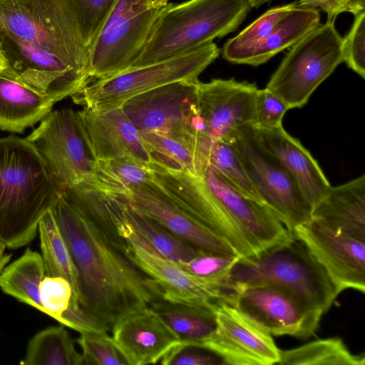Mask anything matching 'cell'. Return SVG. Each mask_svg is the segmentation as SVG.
I'll use <instances>...</instances> for the list:
<instances>
[{"mask_svg":"<svg viewBox=\"0 0 365 365\" xmlns=\"http://www.w3.org/2000/svg\"><path fill=\"white\" fill-rule=\"evenodd\" d=\"M77 276L78 307L108 331L162 297L155 282L125 255L101 220L61 195L51 210Z\"/></svg>","mask_w":365,"mask_h":365,"instance_id":"obj_1","label":"cell"},{"mask_svg":"<svg viewBox=\"0 0 365 365\" xmlns=\"http://www.w3.org/2000/svg\"><path fill=\"white\" fill-rule=\"evenodd\" d=\"M0 52L6 70L41 92L73 69L88 81L89 50L71 0H0Z\"/></svg>","mask_w":365,"mask_h":365,"instance_id":"obj_2","label":"cell"},{"mask_svg":"<svg viewBox=\"0 0 365 365\" xmlns=\"http://www.w3.org/2000/svg\"><path fill=\"white\" fill-rule=\"evenodd\" d=\"M60 196L43 160L26 138H0V242L9 249L29 244Z\"/></svg>","mask_w":365,"mask_h":365,"instance_id":"obj_3","label":"cell"},{"mask_svg":"<svg viewBox=\"0 0 365 365\" xmlns=\"http://www.w3.org/2000/svg\"><path fill=\"white\" fill-rule=\"evenodd\" d=\"M251 6L247 0H189L163 7L130 68L167 60L235 31Z\"/></svg>","mask_w":365,"mask_h":365,"instance_id":"obj_4","label":"cell"},{"mask_svg":"<svg viewBox=\"0 0 365 365\" xmlns=\"http://www.w3.org/2000/svg\"><path fill=\"white\" fill-rule=\"evenodd\" d=\"M257 284L281 286L324 314L339 294L324 269L297 239L239 258L229 276L231 291Z\"/></svg>","mask_w":365,"mask_h":365,"instance_id":"obj_5","label":"cell"},{"mask_svg":"<svg viewBox=\"0 0 365 365\" xmlns=\"http://www.w3.org/2000/svg\"><path fill=\"white\" fill-rule=\"evenodd\" d=\"M219 54V48L212 42L167 60L129 68L106 78L91 81L72 98L76 104L96 111L120 108L130 98L159 86L198 80Z\"/></svg>","mask_w":365,"mask_h":365,"instance_id":"obj_6","label":"cell"},{"mask_svg":"<svg viewBox=\"0 0 365 365\" xmlns=\"http://www.w3.org/2000/svg\"><path fill=\"white\" fill-rule=\"evenodd\" d=\"M341 46L334 21L320 24L291 47L266 88L289 109L302 107L343 62Z\"/></svg>","mask_w":365,"mask_h":365,"instance_id":"obj_7","label":"cell"},{"mask_svg":"<svg viewBox=\"0 0 365 365\" xmlns=\"http://www.w3.org/2000/svg\"><path fill=\"white\" fill-rule=\"evenodd\" d=\"M197 82L180 81L159 86L130 98L120 108L139 132H156L184 143L206 168L200 146Z\"/></svg>","mask_w":365,"mask_h":365,"instance_id":"obj_8","label":"cell"},{"mask_svg":"<svg viewBox=\"0 0 365 365\" xmlns=\"http://www.w3.org/2000/svg\"><path fill=\"white\" fill-rule=\"evenodd\" d=\"M222 140L234 147L262 203L293 237L294 229L311 218L312 207L291 176L260 145L254 124L235 128Z\"/></svg>","mask_w":365,"mask_h":365,"instance_id":"obj_9","label":"cell"},{"mask_svg":"<svg viewBox=\"0 0 365 365\" xmlns=\"http://www.w3.org/2000/svg\"><path fill=\"white\" fill-rule=\"evenodd\" d=\"M161 9L150 0L117 1L90 49L88 83L131 67Z\"/></svg>","mask_w":365,"mask_h":365,"instance_id":"obj_10","label":"cell"},{"mask_svg":"<svg viewBox=\"0 0 365 365\" xmlns=\"http://www.w3.org/2000/svg\"><path fill=\"white\" fill-rule=\"evenodd\" d=\"M26 139L34 146L60 192L92 178L94 160L83 137L76 112L51 111Z\"/></svg>","mask_w":365,"mask_h":365,"instance_id":"obj_11","label":"cell"},{"mask_svg":"<svg viewBox=\"0 0 365 365\" xmlns=\"http://www.w3.org/2000/svg\"><path fill=\"white\" fill-rule=\"evenodd\" d=\"M230 304L274 336L308 339L316 332L322 316L288 289L272 284L237 288Z\"/></svg>","mask_w":365,"mask_h":365,"instance_id":"obj_12","label":"cell"},{"mask_svg":"<svg viewBox=\"0 0 365 365\" xmlns=\"http://www.w3.org/2000/svg\"><path fill=\"white\" fill-rule=\"evenodd\" d=\"M216 329L198 346L216 355L224 364L272 365L278 364L281 350L272 335L232 304L215 302Z\"/></svg>","mask_w":365,"mask_h":365,"instance_id":"obj_13","label":"cell"},{"mask_svg":"<svg viewBox=\"0 0 365 365\" xmlns=\"http://www.w3.org/2000/svg\"><path fill=\"white\" fill-rule=\"evenodd\" d=\"M153 181L186 212L226 240L240 258L257 255L252 245L201 176L150 164Z\"/></svg>","mask_w":365,"mask_h":365,"instance_id":"obj_14","label":"cell"},{"mask_svg":"<svg viewBox=\"0 0 365 365\" xmlns=\"http://www.w3.org/2000/svg\"><path fill=\"white\" fill-rule=\"evenodd\" d=\"M258 88L254 83L230 79L198 81L197 111L201 126V147L209 158L215 143L223 140L235 128L254 124L255 101Z\"/></svg>","mask_w":365,"mask_h":365,"instance_id":"obj_15","label":"cell"},{"mask_svg":"<svg viewBox=\"0 0 365 365\" xmlns=\"http://www.w3.org/2000/svg\"><path fill=\"white\" fill-rule=\"evenodd\" d=\"M324 269L338 294L365 292V240L336 231L310 218L292 234Z\"/></svg>","mask_w":365,"mask_h":365,"instance_id":"obj_16","label":"cell"},{"mask_svg":"<svg viewBox=\"0 0 365 365\" xmlns=\"http://www.w3.org/2000/svg\"><path fill=\"white\" fill-rule=\"evenodd\" d=\"M115 196L197 251L240 257L226 240L182 210L153 180Z\"/></svg>","mask_w":365,"mask_h":365,"instance_id":"obj_17","label":"cell"},{"mask_svg":"<svg viewBox=\"0 0 365 365\" xmlns=\"http://www.w3.org/2000/svg\"><path fill=\"white\" fill-rule=\"evenodd\" d=\"M201 177L244 232L257 255L293 238L269 208L240 193L210 166L205 168Z\"/></svg>","mask_w":365,"mask_h":365,"instance_id":"obj_18","label":"cell"},{"mask_svg":"<svg viewBox=\"0 0 365 365\" xmlns=\"http://www.w3.org/2000/svg\"><path fill=\"white\" fill-rule=\"evenodd\" d=\"M102 222L121 250L125 244L135 242L176 263L188 261L198 252L154 220L108 193Z\"/></svg>","mask_w":365,"mask_h":365,"instance_id":"obj_19","label":"cell"},{"mask_svg":"<svg viewBox=\"0 0 365 365\" xmlns=\"http://www.w3.org/2000/svg\"><path fill=\"white\" fill-rule=\"evenodd\" d=\"M80 128L94 160L129 159L150 165L140 132L120 108L96 111L84 107L76 112Z\"/></svg>","mask_w":365,"mask_h":365,"instance_id":"obj_20","label":"cell"},{"mask_svg":"<svg viewBox=\"0 0 365 365\" xmlns=\"http://www.w3.org/2000/svg\"><path fill=\"white\" fill-rule=\"evenodd\" d=\"M123 252L143 273L153 279L162 298L192 304L212 306L229 302L230 292L205 282L182 269L176 262L135 242L123 245Z\"/></svg>","mask_w":365,"mask_h":365,"instance_id":"obj_21","label":"cell"},{"mask_svg":"<svg viewBox=\"0 0 365 365\" xmlns=\"http://www.w3.org/2000/svg\"><path fill=\"white\" fill-rule=\"evenodd\" d=\"M112 340L127 364H155L180 340L174 331L149 306L134 311L117 322Z\"/></svg>","mask_w":365,"mask_h":365,"instance_id":"obj_22","label":"cell"},{"mask_svg":"<svg viewBox=\"0 0 365 365\" xmlns=\"http://www.w3.org/2000/svg\"><path fill=\"white\" fill-rule=\"evenodd\" d=\"M254 128L260 145L291 176L312 208L331 187L317 161L282 125Z\"/></svg>","mask_w":365,"mask_h":365,"instance_id":"obj_23","label":"cell"},{"mask_svg":"<svg viewBox=\"0 0 365 365\" xmlns=\"http://www.w3.org/2000/svg\"><path fill=\"white\" fill-rule=\"evenodd\" d=\"M319 24L317 9L297 6L264 38L237 46L224 45L222 55L232 63L257 66L292 47Z\"/></svg>","mask_w":365,"mask_h":365,"instance_id":"obj_24","label":"cell"},{"mask_svg":"<svg viewBox=\"0 0 365 365\" xmlns=\"http://www.w3.org/2000/svg\"><path fill=\"white\" fill-rule=\"evenodd\" d=\"M311 218L336 231L365 240V175L336 187L331 186L312 207Z\"/></svg>","mask_w":365,"mask_h":365,"instance_id":"obj_25","label":"cell"},{"mask_svg":"<svg viewBox=\"0 0 365 365\" xmlns=\"http://www.w3.org/2000/svg\"><path fill=\"white\" fill-rule=\"evenodd\" d=\"M55 103L0 71V129L23 133L44 118Z\"/></svg>","mask_w":365,"mask_h":365,"instance_id":"obj_26","label":"cell"},{"mask_svg":"<svg viewBox=\"0 0 365 365\" xmlns=\"http://www.w3.org/2000/svg\"><path fill=\"white\" fill-rule=\"evenodd\" d=\"M215 304L212 306L192 304L160 297L150 307L177 335L180 344L199 346L216 329Z\"/></svg>","mask_w":365,"mask_h":365,"instance_id":"obj_27","label":"cell"},{"mask_svg":"<svg viewBox=\"0 0 365 365\" xmlns=\"http://www.w3.org/2000/svg\"><path fill=\"white\" fill-rule=\"evenodd\" d=\"M46 276L42 255L27 248L0 274V289L6 294L43 312L40 284Z\"/></svg>","mask_w":365,"mask_h":365,"instance_id":"obj_28","label":"cell"},{"mask_svg":"<svg viewBox=\"0 0 365 365\" xmlns=\"http://www.w3.org/2000/svg\"><path fill=\"white\" fill-rule=\"evenodd\" d=\"M38 232L46 275L59 276L67 279L72 287L73 297V305L68 311L80 309L78 307L79 290L77 272L66 243L51 210L40 220Z\"/></svg>","mask_w":365,"mask_h":365,"instance_id":"obj_29","label":"cell"},{"mask_svg":"<svg viewBox=\"0 0 365 365\" xmlns=\"http://www.w3.org/2000/svg\"><path fill=\"white\" fill-rule=\"evenodd\" d=\"M23 365H83L79 353L64 325L48 327L28 342Z\"/></svg>","mask_w":365,"mask_h":365,"instance_id":"obj_30","label":"cell"},{"mask_svg":"<svg viewBox=\"0 0 365 365\" xmlns=\"http://www.w3.org/2000/svg\"><path fill=\"white\" fill-rule=\"evenodd\" d=\"M92 180L103 192L120 195L153 180L149 165L129 159L94 160Z\"/></svg>","mask_w":365,"mask_h":365,"instance_id":"obj_31","label":"cell"},{"mask_svg":"<svg viewBox=\"0 0 365 365\" xmlns=\"http://www.w3.org/2000/svg\"><path fill=\"white\" fill-rule=\"evenodd\" d=\"M150 164L164 169L202 176L205 168L195 153L184 143L156 132H140Z\"/></svg>","mask_w":365,"mask_h":365,"instance_id":"obj_32","label":"cell"},{"mask_svg":"<svg viewBox=\"0 0 365 365\" xmlns=\"http://www.w3.org/2000/svg\"><path fill=\"white\" fill-rule=\"evenodd\" d=\"M364 354H352L337 337L318 339L294 349L281 350L278 364L364 365Z\"/></svg>","mask_w":365,"mask_h":365,"instance_id":"obj_33","label":"cell"},{"mask_svg":"<svg viewBox=\"0 0 365 365\" xmlns=\"http://www.w3.org/2000/svg\"><path fill=\"white\" fill-rule=\"evenodd\" d=\"M208 165L245 196L262 202L234 147L227 141L215 143L210 150Z\"/></svg>","mask_w":365,"mask_h":365,"instance_id":"obj_34","label":"cell"},{"mask_svg":"<svg viewBox=\"0 0 365 365\" xmlns=\"http://www.w3.org/2000/svg\"><path fill=\"white\" fill-rule=\"evenodd\" d=\"M240 258L198 251L190 259L177 263L196 278L232 293L229 286L231 269Z\"/></svg>","mask_w":365,"mask_h":365,"instance_id":"obj_35","label":"cell"},{"mask_svg":"<svg viewBox=\"0 0 365 365\" xmlns=\"http://www.w3.org/2000/svg\"><path fill=\"white\" fill-rule=\"evenodd\" d=\"M118 1L71 0L89 51Z\"/></svg>","mask_w":365,"mask_h":365,"instance_id":"obj_36","label":"cell"},{"mask_svg":"<svg viewBox=\"0 0 365 365\" xmlns=\"http://www.w3.org/2000/svg\"><path fill=\"white\" fill-rule=\"evenodd\" d=\"M39 294L43 313L61 323L73 302L70 282L62 277L46 275L40 284Z\"/></svg>","mask_w":365,"mask_h":365,"instance_id":"obj_37","label":"cell"},{"mask_svg":"<svg viewBox=\"0 0 365 365\" xmlns=\"http://www.w3.org/2000/svg\"><path fill=\"white\" fill-rule=\"evenodd\" d=\"M83 365H125L126 361L108 333H81L77 339Z\"/></svg>","mask_w":365,"mask_h":365,"instance_id":"obj_38","label":"cell"},{"mask_svg":"<svg viewBox=\"0 0 365 365\" xmlns=\"http://www.w3.org/2000/svg\"><path fill=\"white\" fill-rule=\"evenodd\" d=\"M296 6V2H293L268 10L236 36L230 38L225 45L237 46L264 38Z\"/></svg>","mask_w":365,"mask_h":365,"instance_id":"obj_39","label":"cell"},{"mask_svg":"<svg viewBox=\"0 0 365 365\" xmlns=\"http://www.w3.org/2000/svg\"><path fill=\"white\" fill-rule=\"evenodd\" d=\"M349 33L342 38L343 62L348 67L365 78V11L354 16Z\"/></svg>","mask_w":365,"mask_h":365,"instance_id":"obj_40","label":"cell"},{"mask_svg":"<svg viewBox=\"0 0 365 365\" xmlns=\"http://www.w3.org/2000/svg\"><path fill=\"white\" fill-rule=\"evenodd\" d=\"M289 109L287 104L269 89L258 88L255 101V125L264 128L281 126Z\"/></svg>","mask_w":365,"mask_h":365,"instance_id":"obj_41","label":"cell"},{"mask_svg":"<svg viewBox=\"0 0 365 365\" xmlns=\"http://www.w3.org/2000/svg\"><path fill=\"white\" fill-rule=\"evenodd\" d=\"M163 365H218L222 360L213 352L198 346L179 344L159 362Z\"/></svg>","mask_w":365,"mask_h":365,"instance_id":"obj_42","label":"cell"},{"mask_svg":"<svg viewBox=\"0 0 365 365\" xmlns=\"http://www.w3.org/2000/svg\"><path fill=\"white\" fill-rule=\"evenodd\" d=\"M344 0H297L298 6L319 8L327 14V20L335 21L336 17L343 13Z\"/></svg>","mask_w":365,"mask_h":365,"instance_id":"obj_43","label":"cell"},{"mask_svg":"<svg viewBox=\"0 0 365 365\" xmlns=\"http://www.w3.org/2000/svg\"><path fill=\"white\" fill-rule=\"evenodd\" d=\"M365 0H344L343 12H350L354 16L364 11Z\"/></svg>","mask_w":365,"mask_h":365,"instance_id":"obj_44","label":"cell"},{"mask_svg":"<svg viewBox=\"0 0 365 365\" xmlns=\"http://www.w3.org/2000/svg\"><path fill=\"white\" fill-rule=\"evenodd\" d=\"M6 246L0 242V274L9 262L11 255L5 252Z\"/></svg>","mask_w":365,"mask_h":365,"instance_id":"obj_45","label":"cell"},{"mask_svg":"<svg viewBox=\"0 0 365 365\" xmlns=\"http://www.w3.org/2000/svg\"><path fill=\"white\" fill-rule=\"evenodd\" d=\"M251 8H259L262 4L271 0H247Z\"/></svg>","mask_w":365,"mask_h":365,"instance_id":"obj_46","label":"cell"},{"mask_svg":"<svg viewBox=\"0 0 365 365\" xmlns=\"http://www.w3.org/2000/svg\"><path fill=\"white\" fill-rule=\"evenodd\" d=\"M168 4V0H155L153 6L161 9Z\"/></svg>","mask_w":365,"mask_h":365,"instance_id":"obj_47","label":"cell"},{"mask_svg":"<svg viewBox=\"0 0 365 365\" xmlns=\"http://www.w3.org/2000/svg\"><path fill=\"white\" fill-rule=\"evenodd\" d=\"M6 68V61L1 53L0 52V71L5 70Z\"/></svg>","mask_w":365,"mask_h":365,"instance_id":"obj_48","label":"cell"},{"mask_svg":"<svg viewBox=\"0 0 365 365\" xmlns=\"http://www.w3.org/2000/svg\"><path fill=\"white\" fill-rule=\"evenodd\" d=\"M150 1L151 4H153V6L154 2H155V0H150Z\"/></svg>","mask_w":365,"mask_h":365,"instance_id":"obj_49","label":"cell"}]
</instances>
